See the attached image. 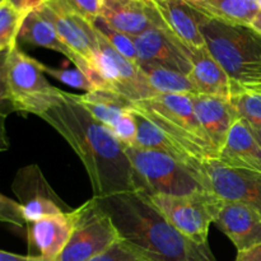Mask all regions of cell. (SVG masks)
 Returning a JSON list of instances; mask_svg holds the SVG:
<instances>
[{"mask_svg": "<svg viewBox=\"0 0 261 261\" xmlns=\"http://www.w3.org/2000/svg\"><path fill=\"white\" fill-rule=\"evenodd\" d=\"M19 40L31 43V45L40 46V47L60 53L68 60H70L75 65V68L83 71L93 82L94 86L98 88V79H97L93 69L64 42L63 38L56 32L55 27L48 20H46L37 10H32L25 17L19 33Z\"/></svg>", "mask_w": 261, "mask_h": 261, "instance_id": "ffe728a7", "label": "cell"}, {"mask_svg": "<svg viewBox=\"0 0 261 261\" xmlns=\"http://www.w3.org/2000/svg\"><path fill=\"white\" fill-rule=\"evenodd\" d=\"M209 188L224 200L241 201L261 214V173L224 166L219 161L206 162Z\"/></svg>", "mask_w": 261, "mask_h": 261, "instance_id": "7c38bea8", "label": "cell"}, {"mask_svg": "<svg viewBox=\"0 0 261 261\" xmlns=\"http://www.w3.org/2000/svg\"><path fill=\"white\" fill-rule=\"evenodd\" d=\"M190 96L201 126L205 130L212 145L221 153L229 130L240 119L233 103L229 98L209 94L198 93Z\"/></svg>", "mask_w": 261, "mask_h": 261, "instance_id": "ac0fdd59", "label": "cell"}, {"mask_svg": "<svg viewBox=\"0 0 261 261\" xmlns=\"http://www.w3.org/2000/svg\"><path fill=\"white\" fill-rule=\"evenodd\" d=\"M93 27L119 51L121 55L127 58L129 60L138 63V51L137 46H135L134 38L130 36L125 35V33L120 32V31L115 30L114 27L109 24L106 20L102 19L101 17L97 18L93 23Z\"/></svg>", "mask_w": 261, "mask_h": 261, "instance_id": "83f0119b", "label": "cell"}, {"mask_svg": "<svg viewBox=\"0 0 261 261\" xmlns=\"http://www.w3.org/2000/svg\"><path fill=\"white\" fill-rule=\"evenodd\" d=\"M137 64L157 94L199 93L189 74L149 61H138Z\"/></svg>", "mask_w": 261, "mask_h": 261, "instance_id": "d4e9b609", "label": "cell"}, {"mask_svg": "<svg viewBox=\"0 0 261 261\" xmlns=\"http://www.w3.org/2000/svg\"><path fill=\"white\" fill-rule=\"evenodd\" d=\"M2 2H5V0H0V3H2Z\"/></svg>", "mask_w": 261, "mask_h": 261, "instance_id": "b9f144b4", "label": "cell"}, {"mask_svg": "<svg viewBox=\"0 0 261 261\" xmlns=\"http://www.w3.org/2000/svg\"><path fill=\"white\" fill-rule=\"evenodd\" d=\"M259 7H260V9H261V0H259Z\"/></svg>", "mask_w": 261, "mask_h": 261, "instance_id": "60d3db41", "label": "cell"}, {"mask_svg": "<svg viewBox=\"0 0 261 261\" xmlns=\"http://www.w3.org/2000/svg\"><path fill=\"white\" fill-rule=\"evenodd\" d=\"M236 261H261V245L237 254Z\"/></svg>", "mask_w": 261, "mask_h": 261, "instance_id": "d590c367", "label": "cell"}, {"mask_svg": "<svg viewBox=\"0 0 261 261\" xmlns=\"http://www.w3.org/2000/svg\"><path fill=\"white\" fill-rule=\"evenodd\" d=\"M0 219L3 222H8L17 227H28L27 221L23 213V206L20 203L14 200H10L5 195L0 198Z\"/></svg>", "mask_w": 261, "mask_h": 261, "instance_id": "1f68e13d", "label": "cell"}, {"mask_svg": "<svg viewBox=\"0 0 261 261\" xmlns=\"http://www.w3.org/2000/svg\"><path fill=\"white\" fill-rule=\"evenodd\" d=\"M218 161L228 167L261 173V144L249 122L244 119L234 122Z\"/></svg>", "mask_w": 261, "mask_h": 261, "instance_id": "44dd1931", "label": "cell"}, {"mask_svg": "<svg viewBox=\"0 0 261 261\" xmlns=\"http://www.w3.org/2000/svg\"><path fill=\"white\" fill-rule=\"evenodd\" d=\"M206 17L232 24L251 25L260 12L259 0H189Z\"/></svg>", "mask_w": 261, "mask_h": 261, "instance_id": "cb8c5ba5", "label": "cell"}, {"mask_svg": "<svg viewBox=\"0 0 261 261\" xmlns=\"http://www.w3.org/2000/svg\"><path fill=\"white\" fill-rule=\"evenodd\" d=\"M249 89V88H247ZM250 89H252V91H257V92H261V87H257V88H250Z\"/></svg>", "mask_w": 261, "mask_h": 261, "instance_id": "ab89813d", "label": "cell"}, {"mask_svg": "<svg viewBox=\"0 0 261 261\" xmlns=\"http://www.w3.org/2000/svg\"><path fill=\"white\" fill-rule=\"evenodd\" d=\"M2 55V99L9 102L14 111L37 116L60 89L48 83L42 63L23 53L18 45Z\"/></svg>", "mask_w": 261, "mask_h": 261, "instance_id": "5b68a950", "label": "cell"}, {"mask_svg": "<svg viewBox=\"0 0 261 261\" xmlns=\"http://www.w3.org/2000/svg\"><path fill=\"white\" fill-rule=\"evenodd\" d=\"M97 36L98 53L96 69L105 88L117 92L133 102L157 96L138 64L121 55L98 31Z\"/></svg>", "mask_w": 261, "mask_h": 261, "instance_id": "9c48e42d", "label": "cell"}, {"mask_svg": "<svg viewBox=\"0 0 261 261\" xmlns=\"http://www.w3.org/2000/svg\"><path fill=\"white\" fill-rule=\"evenodd\" d=\"M138 61H149L190 74L191 61L186 46L165 27H153L134 37Z\"/></svg>", "mask_w": 261, "mask_h": 261, "instance_id": "5bb4252c", "label": "cell"}, {"mask_svg": "<svg viewBox=\"0 0 261 261\" xmlns=\"http://www.w3.org/2000/svg\"><path fill=\"white\" fill-rule=\"evenodd\" d=\"M38 117L53 126L84 165L94 198L135 191V171L125 147L73 93L59 91Z\"/></svg>", "mask_w": 261, "mask_h": 261, "instance_id": "6da1fadb", "label": "cell"}, {"mask_svg": "<svg viewBox=\"0 0 261 261\" xmlns=\"http://www.w3.org/2000/svg\"><path fill=\"white\" fill-rule=\"evenodd\" d=\"M200 28L211 55L233 81L241 83L245 74L261 63V35L251 25L206 17Z\"/></svg>", "mask_w": 261, "mask_h": 261, "instance_id": "8992f818", "label": "cell"}, {"mask_svg": "<svg viewBox=\"0 0 261 261\" xmlns=\"http://www.w3.org/2000/svg\"><path fill=\"white\" fill-rule=\"evenodd\" d=\"M5 2L9 3L10 5H13L15 9L20 10V12L31 13L32 10L38 9V8H40L41 5L45 4L47 0H5Z\"/></svg>", "mask_w": 261, "mask_h": 261, "instance_id": "e575fe53", "label": "cell"}, {"mask_svg": "<svg viewBox=\"0 0 261 261\" xmlns=\"http://www.w3.org/2000/svg\"><path fill=\"white\" fill-rule=\"evenodd\" d=\"M92 261H154L130 242L120 239L105 254Z\"/></svg>", "mask_w": 261, "mask_h": 261, "instance_id": "f546056e", "label": "cell"}, {"mask_svg": "<svg viewBox=\"0 0 261 261\" xmlns=\"http://www.w3.org/2000/svg\"><path fill=\"white\" fill-rule=\"evenodd\" d=\"M133 107L199 161L219 160V153L196 116L190 94H157L134 102Z\"/></svg>", "mask_w": 261, "mask_h": 261, "instance_id": "3957f363", "label": "cell"}, {"mask_svg": "<svg viewBox=\"0 0 261 261\" xmlns=\"http://www.w3.org/2000/svg\"><path fill=\"white\" fill-rule=\"evenodd\" d=\"M70 218L73 223L70 239L56 261H92L120 240L111 218L93 196L73 209Z\"/></svg>", "mask_w": 261, "mask_h": 261, "instance_id": "ba28073f", "label": "cell"}, {"mask_svg": "<svg viewBox=\"0 0 261 261\" xmlns=\"http://www.w3.org/2000/svg\"><path fill=\"white\" fill-rule=\"evenodd\" d=\"M42 70L43 73L47 74V75L53 76L56 81L61 82V83L66 84L69 87H73V88L83 89L87 92H93L97 88L93 84V82L86 75L82 70H79L78 68L75 69H56L51 68V66L45 65L42 64Z\"/></svg>", "mask_w": 261, "mask_h": 261, "instance_id": "f1b7e54d", "label": "cell"}, {"mask_svg": "<svg viewBox=\"0 0 261 261\" xmlns=\"http://www.w3.org/2000/svg\"><path fill=\"white\" fill-rule=\"evenodd\" d=\"M28 13L15 9L8 2L0 3V51L9 53L18 45L19 33Z\"/></svg>", "mask_w": 261, "mask_h": 261, "instance_id": "484cf974", "label": "cell"}, {"mask_svg": "<svg viewBox=\"0 0 261 261\" xmlns=\"http://www.w3.org/2000/svg\"><path fill=\"white\" fill-rule=\"evenodd\" d=\"M186 51L191 61V71L189 75L199 93L231 99L244 88L241 83L233 81L219 65L206 46L200 48L186 47Z\"/></svg>", "mask_w": 261, "mask_h": 261, "instance_id": "e0dca14e", "label": "cell"}, {"mask_svg": "<svg viewBox=\"0 0 261 261\" xmlns=\"http://www.w3.org/2000/svg\"><path fill=\"white\" fill-rule=\"evenodd\" d=\"M94 199L111 218L120 239L152 260L217 261L209 245L201 246L180 233L143 194L127 191Z\"/></svg>", "mask_w": 261, "mask_h": 261, "instance_id": "7a4b0ae2", "label": "cell"}, {"mask_svg": "<svg viewBox=\"0 0 261 261\" xmlns=\"http://www.w3.org/2000/svg\"><path fill=\"white\" fill-rule=\"evenodd\" d=\"M144 196L180 233L201 246L208 245L211 224L216 223L226 201L213 190L206 189L188 195L152 194Z\"/></svg>", "mask_w": 261, "mask_h": 261, "instance_id": "52a82bcc", "label": "cell"}, {"mask_svg": "<svg viewBox=\"0 0 261 261\" xmlns=\"http://www.w3.org/2000/svg\"><path fill=\"white\" fill-rule=\"evenodd\" d=\"M70 213L46 217L27 227L31 256L41 261H56L71 234Z\"/></svg>", "mask_w": 261, "mask_h": 261, "instance_id": "d6986e66", "label": "cell"}, {"mask_svg": "<svg viewBox=\"0 0 261 261\" xmlns=\"http://www.w3.org/2000/svg\"><path fill=\"white\" fill-rule=\"evenodd\" d=\"M99 17L133 38L149 28L165 27L152 0H102Z\"/></svg>", "mask_w": 261, "mask_h": 261, "instance_id": "4fadbf2b", "label": "cell"}, {"mask_svg": "<svg viewBox=\"0 0 261 261\" xmlns=\"http://www.w3.org/2000/svg\"><path fill=\"white\" fill-rule=\"evenodd\" d=\"M36 10L55 27L64 42L93 69L98 79V89H106L96 69L98 36L93 24L76 14L65 0H47Z\"/></svg>", "mask_w": 261, "mask_h": 261, "instance_id": "30bf717a", "label": "cell"}, {"mask_svg": "<svg viewBox=\"0 0 261 261\" xmlns=\"http://www.w3.org/2000/svg\"><path fill=\"white\" fill-rule=\"evenodd\" d=\"M65 3L76 14L91 23L101 15L102 0H65Z\"/></svg>", "mask_w": 261, "mask_h": 261, "instance_id": "d6a6232c", "label": "cell"}, {"mask_svg": "<svg viewBox=\"0 0 261 261\" xmlns=\"http://www.w3.org/2000/svg\"><path fill=\"white\" fill-rule=\"evenodd\" d=\"M163 25L189 48L205 47L201 23L205 14L196 9L189 0H152Z\"/></svg>", "mask_w": 261, "mask_h": 261, "instance_id": "9a60e30c", "label": "cell"}, {"mask_svg": "<svg viewBox=\"0 0 261 261\" xmlns=\"http://www.w3.org/2000/svg\"><path fill=\"white\" fill-rule=\"evenodd\" d=\"M0 261H41L38 257L31 255H17L13 252L2 251L0 252Z\"/></svg>", "mask_w": 261, "mask_h": 261, "instance_id": "8d00e7d4", "label": "cell"}, {"mask_svg": "<svg viewBox=\"0 0 261 261\" xmlns=\"http://www.w3.org/2000/svg\"><path fill=\"white\" fill-rule=\"evenodd\" d=\"M115 134V137L119 139L124 147H130V145L135 144L138 134V124H137V116H135L134 110H127L126 112L120 116L116 124L114 125L111 130Z\"/></svg>", "mask_w": 261, "mask_h": 261, "instance_id": "4dcf8cb0", "label": "cell"}, {"mask_svg": "<svg viewBox=\"0 0 261 261\" xmlns=\"http://www.w3.org/2000/svg\"><path fill=\"white\" fill-rule=\"evenodd\" d=\"M12 189L17 195L18 203L23 206L28 226L46 217L60 216L73 211L56 195L42 171L36 165L20 168Z\"/></svg>", "mask_w": 261, "mask_h": 261, "instance_id": "8fae6325", "label": "cell"}, {"mask_svg": "<svg viewBox=\"0 0 261 261\" xmlns=\"http://www.w3.org/2000/svg\"><path fill=\"white\" fill-rule=\"evenodd\" d=\"M251 27L254 28V30L256 31L257 33H260V35H261V10L259 12V14H257L256 17H255V19L252 20Z\"/></svg>", "mask_w": 261, "mask_h": 261, "instance_id": "74e56055", "label": "cell"}, {"mask_svg": "<svg viewBox=\"0 0 261 261\" xmlns=\"http://www.w3.org/2000/svg\"><path fill=\"white\" fill-rule=\"evenodd\" d=\"M216 226L231 240L239 252L261 245V214L241 201H224Z\"/></svg>", "mask_w": 261, "mask_h": 261, "instance_id": "2e32d148", "label": "cell"}, {"mask_svg": "<svg viewBox=\"0 0 261 261\" xmlns=\"http://www.w3.org/2000/svg\"><path fill=\"white\" fill-rule=\"evenodd\" d=\"M252 130H254L255 135H256V138H257V139H259V142H260V144H261V129H254V127H252Z\"/></svg>", "mask_w": 261, "mask_h": 261, "instance_id": "f35d334b", "label": "cell"}, {"mask_svg": "<svg viewBox=\"0 0 261 261\" xmlns=\"http://www.w3.org/2000/svg\"><path fill=\"white\" fill-rule=\"evenodd\" d=\"M74 98L110 130L124 112L134 106V102L111 89H96L84 94H74Z\"/></svg>", "mask_w": 261, "mask_h": 261, "instance_id": "603a6c76", "label": "cell"}, {"mask_svg": "<svg viewBox=\"0 0 261 261\" xmlns=\"http://www.w3.org/2000/svg\"><path fill=\"white\" fill-rule=\"evenodd\" d=\"M241 84L245 88H257L261 87V63L257 64L256 66L247 71L245 76L242 78Z\"/></svg>", "mask_w": 261, "mask_h": 261, "instance_id": "836d02e7", "label": "cell"}, {"mask_svg": "<svg viewBox=\"0 0 261 261\" xmlns=\"http://www.w3.org/2000/svg\"><path fill=\"white\" fill-rule=\"evenodd\" d=\"M125 153L135 171L138 193L188 195L201 189L211 190L205 171L194 170L165 153L135 145L125 147Z\"/></svg>", "mask_w": 261, "mask_h": 261, "instance_id": "277c9868", "label": "cell"}, {"mask_svg": "<svg viewBox=\"0 0 261 261\" xmlns=\"http://www.w3.org/2000/svg\"><path fill=\"white\" fill-rule=\"evenodd\" d=\"M137 116V124H138V134L137 140H135V147L144 148V149L155 150V152L165 153V154L170 155V157L175 158L178 162L184 163V165L189 166V167L194 168L204 172L205 168V163L199 161L198 158L194 157L193 154L184 149L182 147L171 140L157 125L153 124L147 116L140 114L139 111L133 107Z\"/></svg>", "mask_w": 261, "mask_h": 261, "instance_id": "7402d4cb", "label": "cell"}, {"mask_svg": "<svg viewBox=\"0 0 261 261\" xmlns=\"http://www.w3.org/2000/svg\"><path fill=\"white\" fill-rule=\"evenodd\" d=\"M240 119H244L254 129H261V92L242 88L231 98Z\"/></svg>", "mask_w": 261, "mask_h": 261, "instance_id": "4316f807", "label": "cell"}]
</instances>
